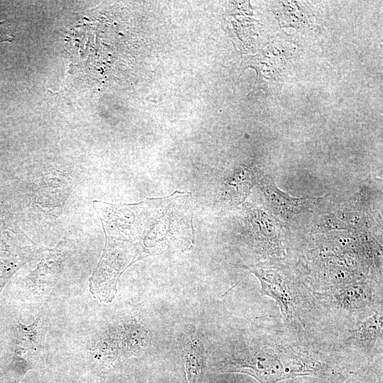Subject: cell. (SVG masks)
Masks as SVG:
<instances>
[{"label": "cell", "instance_id": "6da1fadb", "mask_svg": "<svg viewBox=\"0 0 383 383\" xmlns=\"http://www.w3.org/2000/svg\"><path fill=\"white\" fill-rule=\"evenodd\" d=\"M139 240L135 261L167 251H184L195 242L192 194L175 191L170 196L141 201Z\"/></svg>", "mask_w": 383, "mask_h": 383}, {"label": "cell", "instance_id": "7a4b0ae2", "mask_svg": "<svg viewBox=\"0 0 383 383\" xmlns=\"http://www.w3.org/2000/svg\"><path fill=\"white\" fill-rule=\"evenodd\" d=\"M218 370L245 373L259 383H277L302 376L322 378L326 364L308 353L290 345H278L250 352L238 359L224 360L218 365Z\"/></svg>", "mask_w": 383, "mask_h": 383}, {"label": "cell", "instance_id": "3957f363", "mask_svg": "<svg viewBox=\"0 0 383 383\" xmlns=\"http://www.w3.org/2000/svg\"><path fill=\"white\" fill-rule=\"evenodd\" d=\"M135 243L106 236L105 248L91 279V288L99 292L103 287L115 289L122 272L135 262Z\"/></svg>", "mask_w": 383, "mask_h": 383}, {"label": "cell", "instance_id": "277c9868", "mask_svg": "<svg viewBox=\"0 0 383 383\" xmlns=\"http://www.w3.org/2000/svg\"><path fill=\"white\" fill-rule=\"evenodd\" d=\"M105 236L131 241L139 240L141 220V201L135 204H112L94 201Z\"/></svg>", "mask_w": 383, "mask_h": 383}, {"label": "cell", "instance_id": "5b68a950", "mask_svg": "<svg viewBox=\"0 0 383 383\" xmlns=\"http://www.w3.org/2000/svg\"><path fill=\"white\" fill-rule=\"evenodd\" d=\"M241 267L253 274L260 283L262 294L272 298L278 306L282 316L289 319L292 316L293 299L286 278L278 270L261 263L243 265Z\"/></svg>", "mask_w": 383, "mask_h": 383}, {"label": "cell", "instance_id": "8992f818", "mask_svg": "<svg viewBox=\"0 0 383 383\" xmlns=\"http://www.w3.org/2000/svg\"><path fill=\"white\" fill-rule=\"evenodd\" d=\"M260 184V189L273 211L284 221L312 209L323 199V197H293L274 183L262 182Z\"/></svg>", "mask_w": 383, "mask_h": 383}, {"label": "cell", "instance_id": "52a82bcc", "mask_svg": "<svg viewBox=\"0 0 383 383\" xmlns=\"http://www.w3.org/2000/svg\"><path fill=\"white\" fill-rule=\"evenodd\" d=\"M248 223L255 240L271 247L274 252H282L277 223L267 213L250 207L248 210Z\"/></svg>", "mask_w": 383, "mask_h": 383}, {"label": "cell", "instance_id": "ba28073f", "mask_svg": "<svg viewBox=\"0 0 383 383\" xmlns=\"http://www.w3.org/2000/svg\"><path fill=\"white\" fill-rule=\"evenodd\" d=\"M257 179L258 174L255 168L248 166L239 167L224 185L223 197L236 205L243 202Z\"/></svg>", "mask_w": 383, "mask_h": 383}, {"label": "cell", "instance_id": "9c48e42d", "mask_svg": "<svg viewBox=\"0 0 383 383\" xmlns=\"http://www.w3.org/2000/svg\"><path fill=\"white\" fill-rule=\"evenodd\" d=\"M182 360L186 383H201L204 369L203 346L194 331H191L185 338Z\"/></svg>", "mask_w": 383, "mask_h": 383}, {"label": "cell", "instance_id": "30bf717a", "mask_svg": "<svg viewBox=\"0 0 383 383\" xmlns=\"http://www.w3.org/2000/svg\"><path fill=\"white\" fill-rule=\"evenodd\" d=\"M335 303L345 309H357L368 305L372 300V293L367 283L351 282L337 289L333 293Z\"/></svg>", "mask_w": 383, "mask_h": 383}, {"label": "cell", "instance_id": "8fae6325", "mask_svg": "<svg viewBox=\"0 0 383 383\" xmlns=\"http://www.w3.org/2000/svg\"><path fill=\"white\" fill-rule=\"evenodd\" d=\"M62 255L60 248L49 249L44 253L38 267L32 274L31 280L35 286L55 282L60 272Z\"/></svg>", "mask_w": 383, "mask_h": 383}, {"label": "cell", "instance_id": "7c38bea8", "mask_svg": "<svg viewBox=\"0 0 383 383\" xmlns=\"http://www.w3.org/2000/svg\"><path fill=\"white\" fill-rule=\"evenodd\" d=\"M382 337V315L376 313L366 319L355 331L353 338L360 343H374Z\"/></svg>", "mask_w": 383, "mask_h": 383}, {"label": "cell", "instance_id": "4fadbf2b", "mask_svg": "<svg viewBox=\"0 0 383 383\" xmlns=\"http://www.w3.org/2000/svg\"><path fill=\"white\" fill-rule=\"evenodd\" d=\"M23 343L28 354L33 355L43 350V331L40 320H36L30 326H23Z\"/></svg>", "mask_w": 383, "mask_h": 383}, {"label": "cell", "instance_id": "5bb4252c", "mask_svg": "<svg viewBox=\"0 0 383 383\" xmlns=\"http://www.w3.org/2000/svg\"><path fill=\"white\" fill-rule=\"evenodd\" d=\"M373 383H382V375L377 377L376 378V379L373 382Z\"/></svg>", "mask_w": 383, "mask_h": 383}]
</instances>
